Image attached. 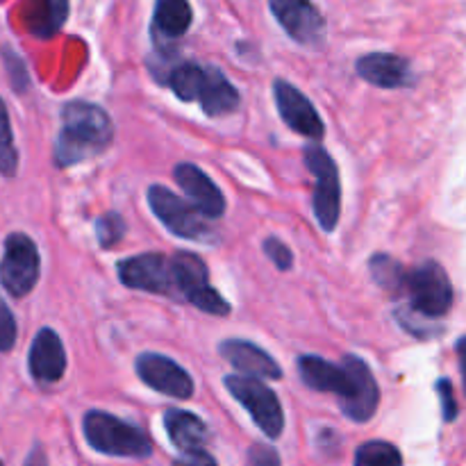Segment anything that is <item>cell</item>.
I'll return each instance as SVG.
<instances>
[{
	"label": "cell",
	"mask_w": 466,
	"mask_h": 466,
	"mask_svg": "<svg viewBox=\"0 0 466 466\" xmlns=\"http://www.w3.org/2000/svg\"><path fill=\"white\" fill-rule=\"evenodd\" d=\"M41 258L35 241L23 232H14L5 239V253L0 259V285L16 299L30 294L39 282Z\"/></svg>",
	"instance_id": "cell-8"
},
{
	"label": "cell",
	"mask_w": 466,
	"mask_h": 466,
	"mask_svg": "<svg viewBox=\"0 0 466 466\" xmlns=\"http://www.w3.org/2000/svg\"><path fill=\"white\" fill-rule=\"evenodd\" d=\"M194 21L189 0H157L153 12V30L162 39H180Z\"/></svg>",
	"instance_id": "cell-20"
},
{
	"label": "cell",
	"mask_w": 466,
	"mask_h": 466,
	"mask_svg": "<svg viewBox=\"0 0 466 466\" xmlns=\"http://www.w3.org/2000/svg\"><path fill=\"white\" fill-rule=\"evenodd\" d=\"M264 253H267V258L271 259L280 271H289L291 264H294V255H291L289 246H287L285 241L278 239V237H268V239L264 241Z\"/></svg>",
	"instance_id": "cell-27"
},
{
	"label": "cell",
	"mask_w": 466,
	"mask_h": 466,
	"mask_svg": "<svg viewBox=\"0 0 466 466\" xmlns=\"http://www.w3.org/2000/svg\"><path fill=\"white\" fill-rule=\"evenodd\" d=\"M16 319H14L12 309L7 308L3 299H0V353H7L16 344Z\"/></svg>",
	"instance_id": "cell-26"
},
{
	"label": "cell",
	"mask_w": 466,
	"mask_h": 466,
	"mask_svg": "<svg viewBox=\"0 0 466 466\" xmlns=\"http://www.w3.org/2000/svg\"><path fill=\"white\" fill-rule=\"evenodd\" d=\"M116 271L118 280L126 287H130V289L173 296L176 299L171 258H164L159 253L137 255V258H127L123 262H118Z\"/></svg>",
	"instance_id": "cell-10"
},
{
	"label": "cell",
	"mask_w": 466,
	"mask_h": 466,
	"mask_svg": "<svg viewBox=\"0 0 466 466\" xmlns=\"http://www.w3.org/2000/svg\"><path fill=\"white\" fill-rule=\"evenodd\" d=\"M123 232H126V221H123L121 214L109 212L96 221V237H98V244L103 248H112L116 241H121Z\"/></svg>",
	"instance_id": "cell-25"
},
{
	"label": "cell",
	"mask_w": 466,
	"mask_h": 466,
	"mask_svg": "<svg viewBox=\"0 0 466 466\" xmlns=\"http://www.w3.org/2000/svg\"><path fill=\"white\" fill-rule=\"evenodd\" d=\"M137 376L150 387V390L167 394L171 399L187 400L194 394V380L189 373L176 362L159 353H141L135 362Z\"/></svg>",
	"instance_id": "cell-12"
},
{
	"label": "cell",
	"mask_w": 466,
	"mask_h": 466,
	"mask_svg": "<svg viewBox=\"0 0 466 466\" xmlns=\"http://www.w3.org/2000/svg\"><path fill=\"white\" fill-rule=\"evenodd\" d=\"M18 168V153L14 146V132L12 123H9L7 107H5L3 98H0V176L14 177Z\"/></svg>",
	"instance_id": "cell-24"
},
{
	"label": "cell",
	"mask_w": 466,
	"mask_h": 466,
	"mask_svg": "<svg viewBox=\"0 0 466 466\" xmlns=\"http://www.w3.org/2000/svg\"><path fill=\"white\" fill-rule=\"evenodd\" d=\"M27 367H30L32 378L41 385H53V382L62 380L64 371H66V353H64L57 332L50 328L36 332L30 355H27Z\"/></svg>",
	"instance_id": "cell-15"
},
{
	"label": "cell",
	"mask_w": 466,
	"mask_h": 466,
	"mask_svg": "<svg viewBox=\"0 0 466 466\" xmlns=\"http://www.w3.org/2000/svg\"><path fill=\"white\" fill-rule=\"evenodd\" d=\"M400 296L410 300L408 309L419 317L441 319L453 305V285L441 264L423 262L412 271H405Z\"/></svg>",
	"instance_id": "cell-4"
},
{
	"label": "cell",
	"mask_w": 466,
	"mask_h": 466,
	"mask_svg": "<svg viewBox=\"0 0 466 466\" xmlns=\"http://www.w3.org/2000/svg\"><path fill=\"white\" fill-rule=\"evenodd\" d=\"M273 94H276V105L280 118L299 135L308 137V139H323L326 135V127H323L321 116L314 109V105L309 103V98L305 94H300L291 82L287 80H276L273 85Z\"/></svg>",
	"instance_id": "cell-13"
},
{
	"label": "cell",
	"mask_w": 466,
	"mask_h": 466,
	"mask_svg": "<svg viewBox=\"0 0 466 466\" xmlns=\"http://www.w3.org/2000/svg\"><path fill=\"white\" fill-rule=\"evenodd\" d=\"M353 466H403V458L390 441H367L355 451Z\"/></svg>",
	"instance_id": "cell-23"
},
{
	"label": "cell",
	"mask_w": 466,
	"mask_h": 466,
	"mask_svg": "<svg viewBox=\"0 0 466 466\" xmlns=\"http://www.w3.org/2000/svg\"><path fill=\"white\" fill-rule=\"evenodd\" d=\"M305 162L314 176V217L326 232H332L341 214L339 168L321 144L305 148Z\"/></svg>",
	"instance_id": "cell-6"
},
{
	"label": "cell",
	"mask_w": 466,
	"mask_h": 466,
	"mask_svg": "<svg viewBox=\"0 0 466 466\" xmlns=\"http://www.w3.org/2000/svg\"><path fill=\"white\" fill-rule=\"evenodd\" d=\"M271 14L282 30L303 46H319L326 39V18L312 0H268Z\"/></svg>",
	"instance_id": "cell-11"
},
{
	"label": "cell",
	"mask_w": 466,
	"mask_h": 466,
	"mask_svg": "<svg viewBox=\"0 0 466 466\" xmlns=\"http://www.w3.org/2000/svg\"><path fill=\"white\" fill-rule=\"evenodd\" d=\"M299 376L309 390L339 396L341 412L350 421L367 423L380 403V390L371 369L355 355H346L341 367L319 355H303L299 358Z\"/></svg>",
	"instance_id": "cell-1"
},
{
	"label": "cell",
	"mask_w": 466,
	"mask_h": 466,
	"mask_svg": "<svg viewBox=\"0 0 466 466\" xmlns=\"http://www.w3.org/2000/svg\"><path fill=\"white\" fill-rule=\"evenodd\" d=\"M194 100H198L208 116H226L239 107V91L217 66H203Z\"/></svg>",
	"instance_id": "cell-17"
},
{
	"label": "cell",
	"mask_w": 466,
	"mask_h": 466,
	"mask_svg": "<svg viewBox=\"0 0 466 466\" xmlns=\"http://www.w3.org/2000/svg\"><path fill=\"white\" fill-rule=\"evenodd\" d=\"M437 391H440L441 396V412H444V419L446 421H453V419L458 417V403H455L453 399V385H451V380L441 378V380L437 382Z\"/></svg>",
	"instance_id": "cell-29"
},
{
	"label": "cell",
	"mask_w": 466,
	"mask_h": 466,
	"mask_svg": "<svg viewBox=\"0 0 466 466\" xmlns=\"http://www.w3.org/2000/svg\"><path fill=\"white\" fill-rule=\"evenodd\" d=\"M218 353L226 362H230L237 371L258 380H280L282 371L276 360L246 339H226L218 346Z\"/></svg>",
	"instance_id": "cell-16"
},
{
	"label": "cell",
	"mask_w": 466,
	"mask_h": 466,
	"mask_svg": "<svg viewBox=\"0 0 466 466\" xmlns=\"http://www.w3.org/2000/svg\"><path fill=\"white\" fill-rule=\"evenodd\" d=\"M164 428L168 432V440L182 453L203 449L209 440V431L203 419L191 412H185V410H168L167 417H164Z\"/></svg>",
	"instance_id": "cell-19"
},
{
	"label": "cell",
	"mask_w": 466,
	"mask_h": 466,
	"mask_svg": "<svg viewBox=\"0 0 466 466\" xmlns=\"http://www.w3.org/2000/svg\"><path fill=\"white\" fill-rule=\"evenodd\" d=\"M355 71L371 85L382 89H399V86L412 85V71L405 57L394 53H369L358 59Z\"/></svg>",
	"instance_id": "cell-18"
},
{
	"label": "cell",
	"mask_w": 466,
	"mask_h": 466,
	"mask_svg": "<svg viewBox=\"0 0 466 466\" xmlns=\"http://www.w3.org/2000/svg\"><path fill=\"white\" fill-rule=\"evenodd\" d=\"M226 390L244 405L253 417L255 426L271 440H278L285 431V414H282L278 396L258 378L228 376Z\"/></svg>",
	"instance_id": "cell-9"
},
{
	"label": "cell",
	"mask_w": 466,
	"mask_h": 466,
	"mask_svg": "<svg viewBox=\"0 0 466 466\" xmlns=\"http://www.w3.org/2000/svg\"><path fill=\"white\" fill-rule=\"evenodd\" d=\"M85 440L94 451L114 458H148L153 453L148 435L132 423L121 421L114 414L91 410L82 419Z\"/></svg>",
	"instance_id": "cell-3"
},
{
	"label": "cell",
	"mask_w": 466,
	"mask_h": 466,
	"mask_svg": "<svg viewBox=\"0 0 466 466\" xmlns=\"http://www.w3.org/2000/svg\"><path fill=\"white\" fill-rule=\"evenodd\" d=\"M369 268H371V276L382 289H387L390 294L400 296L405 282V268L396 262L390 255H376L369 262Z\"/></svg>",
	"instance_id": "cell-22"
},
{
	"label": "cell",
	"mask_w": 466,
	"mask_h": 466,
	"mask_svg": "<svg viewBox=\"0 0 466 466\" xmlns=\"http://www.w3.org/2000/svg\"><path fill=\"white\" fill-rule=\"evenodd\" d=\"M148 205L155 217L164 223V228L182 239L198 241V244H212L214 232L205 223L203 214L191 208L187 200L173 194L171 189L162 185H153L148 189Z\"/></svg>",
	"instance_id": "cell-7"
},
{
	"label": "cell",
	"mask_w": 466,
	"mask_h": 466,
	"mask_svg": "<svg viewBox=\"0 0 466 466\" xmlns=\"http://www.w3.org/2000/svg\"><path fill=\"white\" fill-rule=\"evenodd\" d=\"M114 126L103 107L82 100L66 103L62 109V130L55 144V162L59 167L86 162L109 148Z\"/></svg>",
	"instance_id": "cell-2"
},
{
	"label": "cell",
	"mask_w": 466,
	"mask_h": 466,
	"mask_svg": "<svg viewBox=\"0 0 466 466\" xmlns=\"http://www.w3.org/2000/svg\"><path fill=\"white\" fill-rule=\"evenodd\" d=\"M173 466H218L217 460L208 453V451H187L180 458L173 460Z\"/></svg>",
	"instance_id": "cell-30"
},
{
	"label": "cell",
	"mask_w": 466,
	"mask_h": 466,
	"mask_svg": "<svg viewBox=\"0 0 466 466\" xmlns=\"http://www.w3.org/2000/svg\"><path fill=\"white\" fill-rule=\"evenodd\" d=\"M0 466H3V462H0Z\"/></svg>",
	"instance_id": "cell-31"
},
{
	"label": "cell",
	"mask_w": 466,
	"mask_h": 466,
	"mask_svg": "<svg viewBox=\"0 0 466 466\" xmlns=\"http://www.w3.org/2000/svg\"><path fill=\"white\" fill-rule=\"evenodd\" d=\"M173 287L176 296L189 300L200 312L214 314V317H228L230 303L209 285L208 267L203 259L194 253H177L171 258Z\"/></svg>",
	"instance_id": "cell-5"
},
{
	"label": "cell",
	"mask_w": 466,
	"mask_h": 466,
	"mask_svg": "<svg viewBox=\"0 0 466 466\" xmlns=\"http://www.w3.org/2000/svg\"><path fill=\"white\" fill-rule=\"evenodd\" d=\"M250 466H280V455L267 444H253L248 451Z\"/></svg>",
	"instance_id": "cell-28"
},
{
	"label": "cell",
	"mask_w": 466,
	"mask_h": 466,
	"mask_svg": "<svg viewBox=\"0 0 466 466\" xmlns=\"http://www.w3.org/2000/svg\"><path fill=\"white\" fill-rule=\"evenodd\" d=\"M32 5L27 27L41 39L53 36L68 16V0H32Z\"/></svg>",
	"instance_id": "cell-21"
},
{
	"label": "cell",
	"mask_w": 466,
	"mask_h": 466,
	"mask_svg": "<svg viewBox=\"0 0 466 466\" xmlns=\"http://www.w3.org/2000/svg\"><path fill=\"white\" fill-rule=\"evenodd\" d=\"M173 176H176V182L180 185V189L185 191L191 208L198 209L208 218L223 217V212H226L223 191L214 185V180L203 168H198L196 164L182 162L173 168Z\"/></svg>",
	"instance_id": "cell-14"
}]
</instances>
